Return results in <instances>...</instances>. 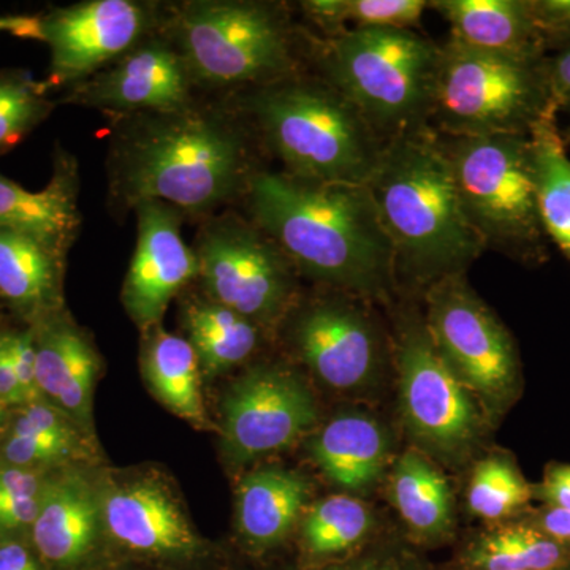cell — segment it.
Listing matches in <instances>:
<instances>
[{
	"label": "cell",
	"instance_id": "obj_1",
	"mask_svg": "<svg viewBox=\"0 0 570 570\" xmlns=\"http://www.w3.org/2000/svg\"><path fill=\"white\" fill-rule=\"evenodd\" d=\"M261 142L228 100L111 119L108 200L129 213L142 202L174 206L198 223L245 197L261 170Z\"/></svg>",
	"mask_w": 570,
	"mask_h": 570
},
{
	"label": "cell",
	"instance_id": "obj_2",
	"mask_svg": "<svg viewBox=\"0 0 570 570\" xmlns=\"http://www.w3.org/2000/svg\"><path fill=\"white\" fill-rule=\"evenodd\" d=\"M243 202L298 275L363 299L395 291V254L366 186L261 168Z\"/></svg>",
	"mask_w": 570,
	"mask_h": 570
},
{
	"label": "cell",
	"instance_id": "obj_3",
	"mask_svg": "<svg viewBox=\"0 0 570 570\" xmlns=\"http://www.w3.org/2000/svg\"><path fill=\"white\" fill-rule=\"evenodd\" d=\"M366 187L392 243L397 285L426 291L444 277L466 273L485 253L431 127L385 142Z\"/></svg>",
	"mask_w": 570,
	"mask_h": 570
},
{
	"label": "cell",
	"instance_id": "obj_4",
	"mask_svg": "<svg viewBox=\"0 0 570 570\" xmlns=\"http://www.w3.org/2000/svg\"><path fill=\"white\" fill-rule=\"evenodd\" d=\"M225 100L283 171L299 178L366 186L387 142L351 100L309 69Z\"/></svg>",
	"mask_w": 570,
	"mask_h": 570
},
{
	"label": "cell",
	"instance_id": "obj_5",
	"mask_svg": "<svg viewBox=\"0 0 570 570\" xmlns=\"http://www.w3.org/2000/svg\"><path fill=\"white\" fill-rule=\"evenodd\" d=\"M200 94H236L309 69L307 36L291 7L273 0H187L164 21Z\"/></svg>",
	"mask_w": 570,
	"mask_h": 570
},
{
	"label": "cell",
	"instance_id": "obj_6",
	"mask_svg": "<svg viewBox=\"0 0 570 570\" xmlns=\"http://www.w3.org/2000/svg\"><path fill=\"white\" fill-rule=\"evenodd\" d=\"M441 45L412 29L307 36V66L358 108L384 141L430 127Z\"/></svg>",
	"mask_w": 570,
	"mask_h": 570
},
{
	"label": "cell",
	"instance_id": "obj_7",
	"mask_svg": "<svg viewBox=\"0 0 570 570\" xmlns=\"http://www.w3.org/2000/svg\"><path fill=\"white\" fill-rule=\"evenodd\" d=\"M547 56L501 55L449 39L441 45L431 129L442 137L530 135L558 110Z\"/></svg>",
	"mask_w": 570,
	"mask_h": 570
},
{
	"label": "cell",
	"instance_id": "obj_8",
	"mask_svg": "<svg viewBox=\"0 0 570 570\" xmlns=\"http://www.w3.org/2000/svg\"><path fill=\"white\" fill-rule=\"evenodd\" d=\"M439 138L464 216L485 250L532 268L549 262L550 242L532 184L530 135Z\"/></svg>",
	"mask_w": 570,
	"mask_h": 570
},
{
	"label": "cell",
	"instance_id": "obj_9",
	"mask_svg": "<svg viewBox=\"0 0 570 570\" xmlns=\"http://www.w3.org/2000/svg\"><path fill=\"white\" fill-rule=\"evenodd\" d=\"M110 562L154 570H228L232 558L197 531L176 487L156 468L96 471Z\"/></svg>",
	"mask_w": 570,
	"mask_h": 570
},
{
	"label": "cell",
	"instance_id": "obj_10",
	"mask_svg": "<svg viewBox=\"0 0 570 570\" xmlns=\"http://www.w3.org/2000/svg\"><path fill=\"white\" fill-rule=\"evenodd\" d=\"M205 296L275 332L298 299V272L249 217L235 212L202 220L194 243Z\"/></svg>",
	"mask_w": 570,
	"mask_h": 570
},
{
	"label": "cell",
	"instance_id": "obj_11",
	"mask_svg": "<svg viewBox=\"0 0 570 570\" xmlns=\"http://www.w3.org/2000/svg\"><path fill=\"white\" fill-rule=\"evenodd\" d=\"M428 332L464 387L490 419L504 414L521 393V365L513 337L469 285L466 273L425 291Z\"/></svg>",
	"mask_w": 570,
	"mask_h": 570
},
{
	"label": "cell",
	"instance_id": "obj_12",
	"mask_svg": "<svg viewBox=\"0 0 570 570\" xmlns=\"http://www.w3.org/2000/svg\"><path fill=\"white\" fill-rule=\"evenodd\" d=\"M397 324L401 404L407 428L442 460L464 459L482 436L474 396L438 351L425 316L406 313Z\"/></svg>",
	"mask_w": 570,
	"mask_h": 570
},
{
	"label": "cell",
	"instance_id": "obj_13",
	"mask_svg": "<svg viewBox=\"0 0 570 570\" xmlns=\"http://www.w3.org/2000/svg\"><path fill=\"white\" fill-rule=\"evenodd\" d=\"M167 3L85 0L41 14L51 52L47 88L67 89L110 66L164 26Z\"/></svg>",
	"mask_w": 570,
	"mask_h": 570
},
{
	"label": "cell",
	"instance_id": "obj_14",
	"mask_svg": "<svg viewBox=\"0 0 570 570\" xmlns=\"http://www.w3.org/2000/svg\"><path fill=\"white\" fill-rule=\"evenodd\" d=\"M317 420L313 392L287 366L258 365L232 382L220 404V444L230 466L288 448Z\"/></svg>",
	"mask_w": 570,
	"mask_h": 570
},
{
	"label": "cell",
	"instance_id": "obj_15",
	"mask_svg": "<svg viewBox=\"0 0 570 570\" xmlns=\"http://www.w3.org/2000/svg\"><path fill=\"white\" fill-rule=\"evenodd\" d=\"M198 97L181 52L163 26L110 66L63 89L56 102L102 111L115 119L178 110Z\"/></svg>",
	"mask_w": 570,
	"mask_h": 570
},
{
	"label": "cell",
	"instance_id": "obj_16",
	"mask_svg": "<svg viewBox=\"0 0 570 570\" xmlns=\"http://www.w3.org/2000/svg\"><path fill=\"white\" fill-rule=\"evenodd\" d=\"M352 296L336 291L307 305L296 299L283 321L296 355L314 376L336 390L363 387L381 365V333Z\"/></svg>",
	"mask_w": 570,
	"mask_h": 570
},
{
	"label": "cell",
	"instance_id": "obj_17",
	"mask_svg": "<svg viewBox=\"0 0 570 570\" xmlns=\"http://www.w3.org/2000/svg\"><path fill=\"white\" fill-rule=\"evenodd\" d=\"M137 245L122 285V305L140 332L163 324L171 299L198 277L193 246L183 239L186 216L164 202H142Z\"/></svg>",
	"mask_w": 570,
	"mask_h": 570
},
{
	"label": "cell",
	"instance_id": "obj_18",
	"mask_svg": "<svg viewBox=\"0 0 570 570\" xmlns=\"http://www.w3.org/2000/svg\"><path fill=\"white\" fill-rule=\"evenodd\" d=\"M29 539L50 570H97L110 562L96 471L67 466L48 472Z\"/></svg>",
	"mask_w": 570,
	"mask_h": 570
},
{
	"label": "cell",
	"instance_id": "obj_19",
	"mask_svg": "<svg viewBox=\"0 0 570 570\" xmlns=\"http://www.w3.org/2000/svg\"><path fill=\"white\" fill-rule=\"evenodd\" d=\"M37 354L40 400L73 420L89 436L94 433V390L102 358L91 337L69 311L45 317L31 326Z\"/></svg>",
	"mask_w": 570,
	"mask_h": 570
},
{
	"label": "cell",
	"instance_id": "obj_20",
	"mask_svg": "<svg viewBox=\"0 0 570 570\" xmlns=\"http://www.w3.org/2000/svg\"><path fill=\"white\" fill-rule=\"evenodd\" d=\"M80 167L77 157L56 146L50 181L32 193L0 175V228L28 236L69 257L81 230Z\"/></svg>",
	"mask_w": 570,
	"mask_h": 570
},
{
	"label": "cell",
	"instance_id": "obj_21",
	"mask_svg": "<svg viewBox=\"0 0 570 570\" xmlns=\"http://www.w3.org/2000/svg\"><path fill=\"white\" fill-rule=\"evenodd\" d=\"M309 483L298 472L262 468L249 472L236 490L235 531L239 550L264 561L287 542L307 501Z\"/></svg>",
	"mask_w": 570,
	"mask_h": 570
},
{
	"label": "cell",
	"instance_id": "obj_22",
	"mask_svg": "<svg viewBox=\"0 0 570 570\" xmlns=\"http://www.w3.org/2000/svg\"><path fill=\"white\" fill-rule=\"evenodd\" d=\"M0 461L47 472L67 466L92 468L99 463V449L96 438L39 400L13 409L9 430L0 442Z\"/></svg>",
	"mask_w": 570,
	"mask_h": 570
},
{
	"label": "cell",
	"instance_id": "obj_23",
	"mask_svg": "<svg viewBox=\"0 0 570 570\" xmlns=\"http://www.w3.org/2000/svg\"><path fill=\"white\" fill-rule=\"evenodd\" d=\"M67 257L0 228V299L24 326L66 309Z\"/></svg>",
	"mask_w": 570,
	"mask_h": 570
},
{
	"label": "cell",
	"instance_id": "obj_24",
	"mask_svg": "<svg viewBox=\"0 0 570 570\" xmlns=\"http://www.w3.org/2000/svg\"><path fill=\"white\" fill-rule=\"evenodd\" d=\"M450 26L449 39L475 50L512 56L549 55L531 0H433Z\"/></svg>",
	"mask_w": 570,
	"mask_h": 570
},
{
	"label": "cell",
	"instance_id": "obj_25",
	"mask_svg": "<svg viewBox=\"0 0 570 570\" xmlns=\"http://www.w3.org/2000/svg\"><path fill=\"white\" fill-rule=\"evenodd\" d=\"M141 373L149 392L176 417L202 431L216 430L202 396V371L186 337L163 324L141 333Z\"/></svg>",
	"mask_w": 570,
	"mask_h": 570
},
{
	"label": "cell",
	"instance_id": "obj_26",
	"mask_svg": "<svg viewBox=\"0 0 570 570\" xmlns=\"http://www.w3.org/2000/svg\"><path fill=\"white\" fill-rule=\"evenodd\" d=\"M311 455L336 485L351 491L371 489L387 463L389 441L376 420L341 415L311 441Z\"/></svg>",
	"mask_w": 570,
	"mask_h": 570
},
{
	"label": "cell",
	"instance_id": "obj_27",
	"mask_svg": "<svg viewBox=\"0 0 570 570\" xmlns=\"http://www.w3.org/2000/svg\"><path fill=\"white\" fill-rule=\"evenodd\" d=\"M186 340L194 347L202 374L217 377L243 365L261 346L264 330L208 296H189L181 309Z\"/></svg>",
	"mask_w": 570,
	"mask_h": 570
},
{
	"label": "cell",
	"instance_id": "obj_28",
	"mask_svg": "<svg viewBox=\"0 0 570 570\" xmlns=\"http://www.w3.org/2000/svg\"><path fill=\"white\" fill-rule=\"evenodd\" d=\"M392 501L417 542H445L453 531V501L448 480L417 450L397 460L393 472Z\"/></svg>",
	"mask_w": 570,
	"mask_h": 570
},
{
	"label": "cell",
	"instance_id": "obj_29",
	"mask_svg": "<svg viewBox=\"0 0 570 570\" xmlns=\"http://www.w3.org/2000/svg\"><path fill=\"white\" fill-rule=\"evenodd\" d=\"M530 142L540 223L549 242L570 262V159L558 110L547 112L532 127Z\"/></svg>",
	"mask_w": 570,
	"mask_h": 570
},
{
	"label": "cell",
	"instance_id": "obj_30",
	"mask_svg": "<svg viewBox=\"0 0 570 570\" xmlns=\"http://www.w3.org/2000/svg\"><path fill=\"white\" fill-rule=\"evenodd\" d=\"M370 510L358 499L333 494L307 510L299 524L296 564L305 568L348 560L367 549L373 531Z\"/></svg>",
	"mask_w": 570,
	"mask_h": 570
},
{
	"label": "cell",
	"instance_id": "obj_31",
	"mask_svg": "<svg viewBox=\"0 0 570 570\" xmlns=\"http://www.w3.org/2000/svg\"><path fill=\"white\" fill-rule=\"evenodd\" d=\"M570 566V550L527 520L510 521L469 540L453 570H558Z\"/></svg>",
	"mask_w": 570,
	"mask_h": 570
},
{
	"label": "cell",
	"instance_id": "obj_32",
	"mask_svg": "<svg viewBox=\"0 0 570 570\" xmlns=\"http://www.w3.org/2000/svg\"><path fill=\"white\" fill-rule=\"evenodd\" d=\"M298 9L321 36L351 29L395 28L417 31L428 0H303Z\"/></svg>",
	"mask_w": 570,
	"mask_h": 570
},
{
	"label": "cell",
	"instance_id": "obj_33",
	"mask_svg": "<svg viewBox=\"0 0 570 570\" xmlns=\"http://www.w3.org/2000/svg\"><path fill=\"white\" fill-rule=\"evenodd\" d=\"M532 485L521 474L515 461L505 453L480 461L472 472L468 505L479 519L489 523H510L530 505Z\"/></svg>",
	"mask_w": 570,
	"mask_h": 570
},
{
	"label": "cell",
	"instance_id": "obj_34",
	"mask_svg": "<svg viewBox=\"0 0 570 570\" xmlns=\"http://www.w3.org/2000/svg\"><path fill=\"white\" fill-rule=\"evenodd\" d=\"M29 71L0 70V156L17 148L58 107Z\"/></svg>",
	"mask_w": 570,
	"mask_h": 570
},
{
	"label": "cell",
	"instance_id": "obj_35",
	"mask_svg": "<svg viewBox=\"0 0 570 570\" xmlns=\"http://www.w3.org/2000/svg\"><path fill=\"white\" fill-rule=\"evenodd\" d=\"M47 478V471L0 461V543L31 538Z\"/></svg>",
	"mask_w": 570,
	"mask_h": 570
},
{
	"label": "cell",
	"instance_id": "obj_36",
	"mask_svg": "<svg viewBox=\"0 0 570 570\" xmlns=\"http://www.w3.org/2000/svg\"><path fill=\"white\" fill-rule=\"evenodd\" d=\"M228 570H236L232 564ZM255 570H436L431 568L423 558H420L415 551L406 549L400 543L385 542L381 546H370L360 551L355 557L348 560L332 562V564L314 566L305 568L299 564L276 566V568H266L261 566Z\"/></svg>",
	"mask_w": 570,
	"mask_h": 570
},
{
	"label": "cell",
	"instance_id": "obj_37",
	"mask_svg": "<svg viewBox=\"0 0 570 570\" xmlns=\"http://www.w3.org/2000/svg\"><path fill=\"white\" fill-rule=\"evenodd\" d=\"M3 346L10 356L11 365L14 367L18 381H20L26 401L40 400L39 387H37V354L36 341L31 326L21 328H6L2 332Z\"/></svg>",
	"mask_w": 570,
	"mask_h": 570
},
{
	"label": "cell",
	"instance_id": "obj_38",
	"mask_svg": "<svg viewBox=\"0 0 570 570\" xmlns=\"http://www.w3.org/2000/svg\"><path fill=\"white\" fill-rule=\"evenodd\" d=\"M547 51L570 43V0H531Z\"/></svg>",
	"mask_w": 570,
	"mask_h": 570
},
{
	"label": "cell",
	"instance_id": "obj_39",
	"mask_svg": "<svg viewBox=\"0 0 570 570\" xmlns=\"http://www.w3.org/2000/svg\"><path fill=\"white\" fill-rule=\"evenodd\" d=\"M532 494L542 502L543 508L570 512V464L550 463L542 482L532 487Z\"/></svg>",
	"mask_w": 570,
	"mask_h": 570
},
{
	"label": "cell",
	"instance_id": "obj_40",
	"mask_svg": "<svg viewBox=\"0 0 570 570\" xmlns=\"http://www.w3.org/2000/svg\"><path fill=\"white\" fill-rule=\"evenodd\" d=\"M547 71L558 111L570 116V45L547 56Z\"/></svg>",
	"mask_w": 570,
	"mask_h": 570
},
{
	"label": "cell",
	"instance_id": "obj_41",
	"mask_svg": "<svg viewBox=\"0 0 570 570\" xmlns=\"http://www.w3.org/2000/svg\"><path fill=\"white\" fill-rule=\"evenodd\" d=\"M0 570H50L33 549L31 539L0 543Z\"/></svg>",
	"mask_w": 570,
	"mask_h": 570
},
{
	"label": "cell",
	"instance_id": "obj_42",
	"mask_svg": "<svg viewBox=\"0 0 570 570\" xmlns=\"http://www.w3.org/2000/svg\"><path fill=\"white\" fill-rule=\"evenodd\" d=\"M540 532L554 542L570 550V512L569 510L542 508L527 520Z\"/></svg>",
	"mask_w": 570,
	"mask_h": 570
},
{
	"label": "cell",
	"instance_id": "obj_43",
	"mask_svg": "<svg viewBox=\"0 0 570 570\" xmlns=\"http://www.w3.org/2000/svg\"><path fill=\"white\" fill-rule=\"evenodd\" d=\"M0 400L9 404L11 409L28 404L14 367L11 365L10 356L3 346L2 332H0Z\"/></svg>",
	"mask_w": 570,
	"mask_h": 570
},
{
	"label": "cell",
	"instance_id": "obj_44",
	"mask_svg": "<svg viewBox=\"0 0 570 570\" xmlns=\"http://www.w3.org/2000/svg\"><path fill=\"white\" fill-rule=\"evenodd\" d=\"M2 32L20 37V39L41 41L40 17H31V14H10V17H0V33Z\"/></svg>",
	"mask_w": 570,
	"mask_h": 570
},
{
	"label": "cell",
	"instance_id": "obj_45",
	"mask_svg": "<svg viewBox=\"0 0 570 570\" xmlns=\"http://www.w3.org/2000/svg\"><path fill=\"white\" fill-rule=\"evenodd\" d=\"M11 414H13V409L0 400V442L3 441L7 430H9Z\"/></svg>",
	"mask_w": 570,
	"mask_h": 570
},
{
	"label": "cell",
	"instance_id": "obj_46",
	"mask_svg": "<svg viewBox=\"0 0 570 570\" xmlns=\"http://www.w3.org/2000/svg\"><path fill=\"white\" fill-rule=\"evenodd\" d=\"M97 570H154L146 566L134 564V562H108L104 568Z\"/></svg>",
	"mask_w": 570,
	"mask_h": 570
},
{
	"label": "cell",
	"instance_id": "obj_47",
	"mask_svg": "<svg viewBox=\"0 0 570 570\" xmlns=\"http://www.w3.org/2000/svg\"><path fill=\"white\" fill-rule=\"evenodd\" d=\"M562 137H564L566 142H568V145H570V122H569V126L566 127L564 130H562Z\"/></svg>",
	"mask_w": 570,
	"mask_h": 570
},
{
	"label": "cell",
	"instance_id": "obj_48",
	"mask_svg": "<svg viewBox=\"0 0 570 570\" xmlns=\"http://www.w3.org/2000/svg\"><path fill=\"white\" fill-rule=\"evenodd\" d=\"M7 326L3 325V317H2V314H0V332H3V330H6Z\"/></svg>",
	"mask_w": 570,
	"mask_h": 570
},
{
	"label": "cell",
	"instance_id": "obj_49",
	"mask_svg": "<svg viewBox=\"0 0 570 570\" xmlns=\"http://www.w3.org/2000/svg\"><path fill=\"white\" fill-rule=\"evenodd\" d=\"M558 570H570V566H568V568H562V569H558Z\"/></svg>",
	"mask_w": 570,
	"mask_h": 570
}]
</instances>
